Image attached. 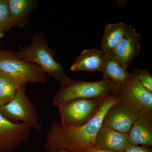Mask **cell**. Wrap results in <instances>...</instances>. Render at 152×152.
I'll return each instance as SVG.
<instances>
[{
  "label": "cell",
  "mask_w": 152,
  "mask_h": 152,
  "mask_svg": "<svg viewBox=\"0 0 152 152\" xmlns=\"http://www.w3.org/2000/svg\"><path fill=\"white\" fill-rule=\"evenodd\" d=\"M0 72L13 78L22 85L45 83L48 75L35 64L21 59L13 52L0 49Z\"/></svg>",
  "instance_id": "cell-4"
},
{
  "label": "cell",
  "mask_w": 152,
  "mask_h": 152,
  "mask_svg": "<svg viewBox=\"0 0 152 152\" xmlns=\"http://www.w3.org/2000/svg\"><path fill=\"white\" fill-rule=\"evenodd\" d=\"M13 26L22 28L31 21L30 16L38 6L36 0H8Z\"/></svg>",
  "instance_id": "cell-15"
},
{
  "label": "cell",
  "mask_w": 152,
  "mask_h": 152,
  "mask_svg": "<svg viewBox=\"0 0 152 152\" xmlns=\"http://www.w3.org/2000/svg\"><path fill=\"white\" fill-rule=\"evenodd\" d=\"M53 152H72L70 151H67V150H57L56 151H55Z\"/></svg>",
  "instance_id": "cell-22"
},
{
  "label": "cell",
  "mask_w": 152,
  "mask_h": 152,
  "mask_svg": "<svg viewBox=\"0 0 152 152\" xmlns=\"http://www.w3.org/2000/svg\"><path fill=\"white\" fill-rule=\"evenodd\" d=\"M21 86L13 78L0 72V106L12 101Z\"/></svg>",
  "instance_id": "cell-17"
},
{
  "label": "cell",
  "mask_w": 152,
  "mask_h": 152,
  "mask_svg": "<svg viewBox=\"0 0 152 152\" xmlns=\"http://www.w3.org/2000/svg\"><path fill=\"white\" fill-rule=\"evenodd\" d=\"M129 85L117 94L120 101L124 102L140 113H152V93L145 88L139 83L134 69Z\"/></svg>",
  "instance_id": "cell-8"
},
{
  "label": "cell",
  "mask_w": 152,
  "mask_h": 152,
  "mask_svg": "<svg viewBox=\"0 0 152 152\" xmlns=\"http://www.w3.org/2000/svg\"><path fill=\"white\" fill-rule=\"evenodd\" d=\"M129 25L123 22L109 23L105 26L101 45L106 54L111 53L127 30Z\"/></svg>",
  "instance_id": "cell-16"
},
{
  "label": "cell",
  "mask_w": 152,
  "mask_h": 152,
  "mask_svg": "<svg viewBox=\"0 0 152 152\" xmlns=\"http://www.w3.org/2000/svg\"><path fill=\"white\" fill-rule=\"evenodd\" d=\"M120 102L117 94L102 99L96 115L86 125L77 128H68L54 120L50 124L44 144L49 152L65 150L72 152H86L96 148L98 133L109 109Z\"/></svg>",
  "instance_id": "cell-1"
},
{
  "label": "cell",
  "mask_w": 152,
  "mask_h": 152,
  "mask_svg": "<svg viewBox=\"0 0 152 152\" xmlns=\"http://www.w3.org/2000/svg\"><path fill=\"white\" fill-rule=\"evenodd\" d=\"M101 72H102V79L116 85L120 91L127 86L133 77L132 72L130 73L125 69L112 53L107 54Z\"/></svg>",
  "instance_id": "cell-13"
},
{
  "label": "cell",
  "mask_w": 152,
  "mask_h": 152,
  "mask_svg": "<svg viewBox=\"0 0 152 152\" xmlns=\"http://www.w3.org/2000/svg\"><path fill=\"white\" fill-rule=\"evenodd\" d=\"M4 36V33L3 31L0 29V39H1L2 38H3Z\"/></svg>",
  "instance_id": "cell-23"
},
{
  "label": "cell",
  "mask_w": 152,
  "mask_h": 152,
  "mask_svg": "<svg viewBox=\"0 0 152 152\" xmlns=\"http://www.w3.org/2000/svg\"><path fill=\"white\" fill-rule=\"evenodd\" d=\"M107 54L96 48L83 50L71 66L73 72L102 71Z\"/></svg>",
  "instance_id": "cell-14"
},
{
  "label": "cell",
  "mask_w": 152,
  "mask_h": 152,
  "mask_svg": "<svg viewBox=\"0 0 152 152\" xmlns=\"http://www.w3.org/2000/svg\"><path fill=\"white\" fill-rule=\"evenodd\" d=\"M31 43L28 46L20 47L19 50L13 52L19 58L35 64L48 75L53 77L60 85L70 79L64 69L55 60V50L50 48L47 38L42 33L34 32L31 36Z\"/></svg>",
  "instance_id": "cell-2"
},
{
  "label": "cell",
  "mask_w": 152,
  "mask_h": 152,
  "mask_svg": "<svg viewBox=\"0 0 152 152\" xmlns=\"http://www.w3.org/2000/svg\"><path fill=\"white\" fill-rule=\"evenodd\" d=\"M141 34L131 25L111 53L125 69L140 51Z\"/></svg>",
  "instance_id": "cell-10"
},
{
  "label": "cell",
  "mask_w": 152,
  "mask_h": 152,
  "mask_svg": "<svg viewBox=\"0 0 152 152\" xmlns=\"http://www.w3.org/2000/svg\"><path fill=\"white\" fill-rule=\"evenodd\" d=\"M132 145L152 146V113H140L128 133Z\"/></svg>",
  "instance_id": "cell-12"
},
{
  "label": "cell",
  "mask_w": 152,
  "mask_h": 152,
  "mask_svg": "<svg viewBox=\"0 0 152 152\" xmlns=\"http://www.w3.org/2000/svg\"><path fill=\"white\" fill-rule=\"evenodd\" d=\"M130 145L128 134L114 130L103 123L97 136L95 148L123 152Z\"/></svg>",
  "instance_id": "cell-11"
},
{
  "label": "cell",
  "mask_w": 152,
  "mask_h": 152,
  "mask_svg": "<svg viewBox=\"0 0 152 152\" xmlns=\"http://www.w3.org/2000/svg\"><path fill=\"white\" fill-rule=\"evenodd\" d=\"M0 113L12 122L21 121L37 132L42 130V124L35 106L26 93V85L19 87L12 101L0 106Z\"/></svg>",
  "instance_id": "cell-5"
},
{
  "label": "cell",
  "mask_w": 152,
  "mask_h": 152,
  "mask_svg": "<svg viewBox=\"0 0 152 152\" xmlns=\"http://www.w3.org/2000/svg\"><path fill=\"white\" fill-rule=\"evenodd\" d=\"M140 114L131 106L120 100L109 109L103 123L114 130L128 134Z\"/></svg>",
  "instance_id": "cell-9"
},
{
  "label": "cell",
  "mask_w": 152,
  "mask_h": 152,
  "mask_svg": "<svg viewBox=\"0 0 152 152\" xmlns=\"http://www.w3.org/2000/svg\"><path fill=\"white\" fill-rule=\"evenodd\" d=\"M86 152H115L111 151H107V150H105L97 148H94L93 149L90 150Z\"/></svg>",
  "instance_id": "cell-21"
},
{
  "label": "cell",
  "mask_w": 152,
  "mask_h": 152,
  "mask_svg": "<svg viewBox=\"0 0 152 152\" xmlns=\"http://www.w3.org/2000/svg\"><path fill=\"white\" fill-rule=\"evenodd\" d=\"M103 98L77 99L60 106L61 124L68 128L80 127L86 125L97 113Z\"/></svg>",
  "instance_id": "cell-6"
},
{
  "label": "cell",
  "mask_w": 152,
  "mask_h": 152,
  "mask_svg": "<svg viewBox=\"0 0 152 152\" xmlns=\"http://www.w3.org/2000/svg\"><path fill=\"white\" fill-rule=\"evenodd\" d=\"M32 128L24 123H14L0 113V152H11L29 138Z\"/></svg>",
  "instance_id": "cell-7"
},
{
  "label": "cell",
  "mask_w": 152,
  "mask_h": 152,
  "mask_svg": "<svg viewBox=\"0 0 152 152\" xmlns=\"http://www.w3.org/2000/svg\"><path fill=\"white\" fill-rule=\"evenodd\" d=\"M136 77L142 86L152 93V76L146 69H134Z\"/></svg>",
  "instance_id": "cell-19"
},
{
  "label": "cell",
  "mask_w": 152,
  "mask_h": 152,
  "mask_svg": "<svg viewBox=\"0 0 152 152\" xmlns=\"http://www.w3.org/2000/svg\"><path fill=\"white\" fill-rule=\"evenodd\" d=\"M119 87L113 82L102 79L98 81L86 82L70 79L61 85L53 99V104L59 107L77 99H100L118 94Z\"/></svg>",
  "instance_id": "cell-3"
},
{
  "label": "cell",
  "mask_w": 152,
  "mask_h": 152,
  "mask_svg": "<svg viewBox=\"0 0 152 152\" xmlns=\"http://www.w3.org/2000/svg\"><path fill=\"white\" fill-rule=\"evenodd\" d=\"M13 27L8 0H0V29L4 32Z\"/></svg>",
  "instance_id": "cell-18"
},
{
  "label": "cell",
  "mask_w": 152,
  "mask_h": 152,
  "mask_svg": "<svg viewBox=\"0 0 152 152\" xmlns=\"http://www.w3.org/2000/svg\"><path fill=\"white\" fill-rule=\"evenodd\" d=\"M123 152H152V150L151 147L131 145Z\"/></svg>",
  "instance_id": "cell-20"
}]
</instances>
